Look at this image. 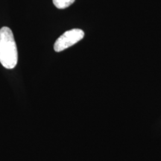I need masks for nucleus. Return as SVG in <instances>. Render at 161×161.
<instances>
[{
    "mask_svg": "<svg viewBox=\"0 0 161 161\" xmlns=\"http://www.w3.org/2000/svg\"><path fill=\"white\" fill-rule=\"evenodd\" d=\"M17 62V48L13 32L8 27H3L0 29V63L6 69H12Z\"/></svg>",
    "mask_w": 161,
    "mask_h": 161,
    "instance_id": "nucleus-1",
    "label": "nucleus"
},
{
    "mask_svg": "<svg viewBox=\"0 0 161 161\" xmlns=\"http://www.w3.org/2000/svg\"><path fill=\"white\" fill-rule=\"evenodd\" d=\"M84 37V32L81 29H74L66 31L59 38H58L54 45L55 52L64 51L70 46L75 45Z\"/></svg>",
    "mask_w": 161,
    "mask_h": 161,
    "instance_id": "nucleus-2",
    "label": "nucleus"
},
{
    "mask_svg": "<svg viewBox=\"0 0 161 161\" xmlns=\"http://www.w3.org/2000/svg\"><path fill=\"white\" fill-rule=\"evenodd\" d=\"M75 1V0H52L55 7L59 9H64L69 7Z\"/></svg>",
    "mask_w": 161,
    "mask_h": 161,
    "instance_id": "nucleus-3",
    "label": "nucleus"
}]
</instances>
